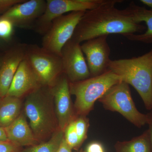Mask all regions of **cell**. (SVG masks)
Listing matches in <instances>:
<instances>
[{
    "mask_svg": "<svg viewBox=\"0 0 152 152\" xmlns=\"http://www.w3.org/2000/svg\"><path fill=\"white\" fill-rule=\"evenodd\" d=\"M20 98L6 96L0 102V127L5 129L14 122L20 114Z\"/></svg>",
    "mask_w": 152,
    "mask_h": 152,
    "instance_id": "17",
    "label": "cell"
},
{
    "mask_svg": "<svg viewBox=\"0 0 152 152\" xmlns=\"http://www.w3.org/2000/svg\"><path fill=\"white\" fill-rule=\"evenodd\" d=\"M45 12L37 22L34 28L39 34H44L52 22L67 13L86 12L96 8L107 0H47Z\"/></svg>",
    "mask_w": 152,
    "mask_h": 152,
    "instance_id": "8",
    "label": "cell"
},
{
    "mask_svg": "<svg viewBox=\"0 0 152 152\" xmlns=\"http://www.w3.org/2000/svg\"><path fill=\"white\" fill-rule=\"evenodd\" d=\"M85 152H105V151L102 144L94 142L89 144Z\"/></svg>",
    "mask_w": 152,
    "mask_h": 152,
    "instance_id": "25",
    "label": "cell"
},
{
    "mask_svg": "<svg viewBox=\"0 0 152 152\" xmlns=\"http://www.w3.org/2000/svg\"><path fill=\"white\" fill-rule=\"evenodd\" d=\"M78 152H83V151H80Z\"/></svg>",
    "mask_w": 152,
    "mask_h": 152,
    "instance_id": "34",
    "label": "cell"
},
{
    "mask_svg": "<svg viewBox=\"0 0 152 152\" xmlns=\"http://www.w3.org/2000/svg\"><path fill=\"white\" fill-rule=\"evenodd\" d=\"M140 1L144 4L149 7L152 11V0H140Z\"/></svg>",
    "mask_w": 152,
    "mask_h": 152,
    "instance_id": "29",
    "label": "cell"
},
{
    "mask_svg": "<svg viewBox=\"0 0 152 152\" xmlns=\"http://www.w3.org/2000/svg\"><path fill=\"white\" fill-rule=\"evenodd\" d=\"M14 27L10 20L0 18V39L5 41L10 39L13 34Z\"/></svg>",
    "mask_w": 152,
    "mask_h": 152,
    "instance_id": "22",
    "label": "cell"
},
{
    "mask_svg": "<svg viewBox=\"0 0 152 152\" xmlns=\"http://www.w3.org/2000/svg\"><path fill=\"white\" fill-rule=\"evenodd\" d=\"M50 89L54 100L58 126L64 132L75 118L71 97L69 82L64 73L50 87Z\"/></svg>",
    "mask_w": 152,
    "mask_h": 152,
    "instance_id": "11",
    "label": "cell"
},
{
    "mask_svg": "<svg viewBox=\"0 0 152 152\" xmlns=\"http://www.w3.org/2000/svg\"><path fill=\"white\" fill-rule=\"evenodd\" d=\"M43 86L25 58L20 64L7 96L21 98Z\"/></svg>",
    "mask_w": 152,
    "mask_h": 152,
    "instance_id": "13",
    "label": "cell"
},
{
    "mask_svg": "<svg viewBox=\"0 0 152 152\" xmlns=\"http://www.w3.org/2000/svg\"><path fill=\"white\" fill-rule=\"evenodd\" d=\"M72 149L67 143L64 138L56 152H72Z\"/></svg>",
    "mask_w": 152,
    "mask_h": 152,
    "instance_id": "26",
    "label": "cell"
},
{
    "mask_svg": "<svg viewBox=\"0 0 152 152\" xmlns=\"http://www.w3.org/2000/svg\"><path fill=\"white\" fill-rule=\"evenodd\" d=\"M53 100L50 87L44 86L26 96L25 114L38 141L46 138L57 130L58 121L52 106Z\"/></svg>",
    "mask_w": 152,
    "mask_h": 152,
    "instance_id": "3",
    "label": "cell"
},
{
    "mask_svg": "<svg viewBox=\"0 0 152 152\" xmlns=\"http://www.w3.org/2000/svg\"><path fill=\"white\" fill-rule=\"evenodd\" d=\"M18 147L9 141H0V152H18Z\"/></svg>",
    "mask_w": 152,
    "mask_h": 152,
    "instance_id": "24",
    "label": "cell"
},
{
    "mask_svg": "<svg viewBox=\"0 0 152 152\" xmlns=\"http://www.w3.org/2000/svg\"><path fill=\"white\" fill-rule=\"evenodd\" d=\"M124 10L136 23L145 22L147 26L145 32L139 34H133L126 38L134 42L152 43V11L137 5L134 2H132Z\"/></svg>",
    "mask_w": 152,
    "mask_h": 152,
    "instance_id": "16",
    "label": "cell"
},
{
    "mask_svg": "<svg viewBox=\"0 0 152 152\" xmlns=\"http://www.w3.org/2000/svg\"><path fill=\"white\" fill-rule=\"evenodd\" d=\"M121 81V78L109 70L104 74L75 83H69L71 94L76 97L75 109L80 116L88 115L99 100L111 87Z\"/></svg>",
    "mask_w": 152,
    "mask_h": 152,
    "instance_id": "4",
    "label": "cell"
},
{
    "mask_svg": "<svg viewBox=\"0 0 152 152\" xmlns=\"http://www.w3.org/2000/svg\"><path fill=\"white\" fill-rule=\"evenodd\" d=\"M115 148L116 152H152L148 130L129 141L117 142Z\"/></svg>",
    "mask_w": 152,
    "mask_h": 152,
    "instance_id": "18",
    "label": "cell"
},
{
    "mask_svg": "<svg viewBox=\"0 0 152 152\" xmlns=\"http://www.w3.org/2000/svg\"><path fill=\"white\" fill-rule=\"evenodd\" d=\"M149 113L151 114V116H152V110H151V113Z\"/></svg>",
    "mask_w": 152,
    "mask_h": 152,
    "instance_id": "32",
    "label": "cell"
},
{
    "mask_svg": "<svg viewBox=\"0 0 152 152\" xmlns=\"http://www.w3.org/2000/svg\"><path fill=\"white\" fill-rule=\"evenodd\" d=\"M8 140L5 130L4 128L0 127V141H7Z\"/></svg>",
    "mask_w": 152,
    "mask_h": 152,
    "instance_id": "28",
    "label": "cell"
},
{
    "mask_svg": "<svg viewBox=\"0 0 152 152\" xmlns=\"http://www.w3.org/2000/svg\"><path fill=\"white\" fill-rule=\"evenodd\" d=\"M122 0H107L96 8L85 12L72 37L81 43L102 36L119 34L125 37L140 33L142 34L146 27L137 23L124 10L115 7Z\"/></svg>",
    "mask_w": 152,
    "mask_h": 152,
    "instance_id": "1",
    "label": "cell"
},
{
    "mask_svg": "<svg viewBox=\"0 0 152 152\" xmlns=\"http://www.w3.org/2000/svg\"><path fill=\"white\" fill-rule=\"evenodd\" d=\"M2 99V98L0 97V102H1V100Z\"/></svg>",
    "mask_w": 152,
    "mask_h": 152,
    "instance_id": "33",
    "label": "cell"
},
{
    "mask_svg": "<svg viewBox=\"0 0 152 152\" xmlns=\"http://www.w3.org/2000/svg\"><path fill=\"white\" fill-rule=\"evenodd\" d=\"M2 61H1V60H0V67H1V65Z\"/></svg>",
    "mask_w": 152,
    "mask_h": 152,
    "instance_id": "30",
    "label": "cell"
},
{
    "mask_svg": "<svg viewBox=\"0 0 152 152\" xmlns=\"http://www.w3.org/2000/svg\"><path fill=\"white\" fill-rule=\"evenodd\" d=\"M4 129L8 140L18 146H32L38 142L25 114H20L14 122Z\"/></svg>",
    "mask_w": 152,
    "mask_h": 152,
    "instance_id": "15",
    "label": "cell"
},
{
    "mask_svg": "<svg viewBox=\"0 0 152 152\" xmlns=\"http://www.w3.org/2000/svg\"><path fill=\"white\" fill-rule=\"evenodd\" d=\"M148 115V124L149 125V132L150 138H151V143L152 148V116L150 113Z\"/></svg>",
    "mask_w": 152,
    "mask_h": 152,
    "instance_id": "27",
    "label": "cell"
},
{
    "mask_svg": "<svg viewBox=\"0 0 152 152\" xmlns=\"http://www.w3.org/2000/svg\"><path fill=\"white\" fill-rule=\"evenodd\" d=\"M109 70L132 86L147 110H152V49L141 56L110 61Z\"/></svg>",
    "mask_w": 152,
    "mask_h": 152,
    "instance_id": "2",
    "label": "cell"
},
{
    "mask_svg": "<svg viewBox=\"0 0 152 152\" xmlns=\"http://www.w3.org/2000/svg\"><path fill=\"white\" fill-rule=\"evenodd\" d=\"M107 37H98L86 41L81 45L91 77L100 75L109 70L110 48L107 42Z\"/></svg>",
    "mask_w": 152,
    "mask_h": 152,
    "instance_id": "10",
    "label": "cell"
},
{
    "mask_svg": "<svg viewBox=\"0 0 152 152\" xmlns=\"http://www.w3.org/2000/svg\"><path fill=\"white\" fill-rule=\"evenodd\" d=\"M99 101L106 110L119 113L138 128L148 124V115L138 110L131 95L129 85L121 81L111 87Z\"/></svg>",
    "mask_w": 152,
    "mask_h": 152,
    "instance_id": "5",
    "label": "cell"
},
{
    "mask_svg": "<svg viewBox=\"0 0 152 152\" xmlns=\"http://www.w3.org/2000/svg\"><path fill=\"white\" fill-rule=\"evenodd\" d=\"M25 0H0V16L6 13L11 8Z\"/></svg>",
    "mask_w": 152,
    "mask_h": 152,
    "instance_id": "23",
    "label": "cell"
},
{
    "mask_svg": "<svg viewBox=\"0 0 152 152\" xmlns=\"http://www.w3.org/2000/svg\"><path fill=\"white\" fill-rule=\"evenodd\" d=\"M26 44H20L9 52L2 61L0 67V97L7 94L15 74L25 58Z\"/></svg>",
    "mask_w": 152,
    "mask_h": 152,
    "instance_id": "14",
    "label": "cell"
},
{
    "mask_svg": "<svg viewBox=\"0 0 152 152\" xmlns=\"http://www.w3.org/2000/svg\"><path fill=\"white\" fill-rule=\"evenodd\" d=\"M61 56L63 73L69 83L81 81L91 77L80 43L71 39L63 47Z\"/></svg>",
    "mask_w": 152,
    "mask_h": 152,
    "instance_id": "9",
    "label": "cell"
},
{
    "mask_svg": "<svg viewBox=\"0 0 152 152\" xmlns=\"http://www.w3.org/2000/svg\"><path fill=\"white\" fill-rule=\"evenodd\" d=\"M74 124L80 142L81 144L87 137L89 123L88 119L85 116H80L74 120Z\"/></svg>",
    "mask_w": 152,
    "mask_h": 152,
    "instance_id": "21",
    "label": "cell"
},
{
    "mask_svg": "<svg viewBox=\"0 0 152 152\" xmlns=\"http://www.w3.org/2000/svg\"><path fill=\"white\" fill-rule=\"evenodd\" d=\"M46 5L47 1L45 0H25L11 8L0 18L10 20L15 26L34 28L36 22L45 12Z\"/></svg>",
    "mask_w": 152,
    "mask_h": 152,
    "instance_id": "12",
    "label": "cell"
},
{
    "mask_svg": "<svg viewBox=\"0 0 152 152\" xmlns=\"http://www.w3.org/2000/svg\"><path fill=\"white\" fill-rule=\"evenodd\" d=\"M64 138V131L58 128L48 142L32 146L24 152H56Z\"/></svg>",
    "mask_w": 152,
    "mask_h": 152,
    "instance_id": "19",
    "label": "cell"
},
{
    "mask_svg": "<svg viewBox=\"0 0 152 152\" xmlns=\"http://www.w3.org/2000/svg\"><path fill=\"white\" fill-rule=\"evenodd\" d=\"M64 139L72 149H77L82 145L76 132L74 121L67 126L64 131Z\"/></svg>",
    "mask_w": 152,
    "mask_h": 152,
    "instance_id": "20",
    "label": "cell"
},
{
    "mask_svg": "<svg viewBox=\"0 0 152 152\" xmlns=\"http://www.w3.org/2000/svg\"><path fill=\"white\" fill-rule=\"evenodd\" d=\"M85 12H72L53 20L49 29L44 34L42 47L61 56L62 49L72 37Z\"/></svg>",
    "mask_w": 152,
    "mask_h": 152,
    "instance_id": "7",
    "label": "cell"
},
{
    "mask_svg": "<svg viewBox=\"0 0 152 152\" xmlns=\"http://www.w3.org/2000/svg\"><path fill=\"white\" fill-rule=\"evenodd\" d=\"M3 40H1V39H0V45L1 44V42H3Z\"/></svg>",
    "mask_w": 152,
    "mask_h": 152,
    "instance_id": "31",
    "label": "cell"
},
{
    "mask_svg": "<svg viewBox=\"0 0 152 152\" xmlns=\"http://www.w3.org/2000/svg\"><path fill=\"white\" fill-rule=\"evenodd\" d=\"M25 58L44 86L50 87L63 73L61 56L37 45H26Z\"/></svg>",
    "mask_w": 152,
    "mask_h": 152,
    "instance_id": "6",
    "label": "cell"
}]
</instances>
